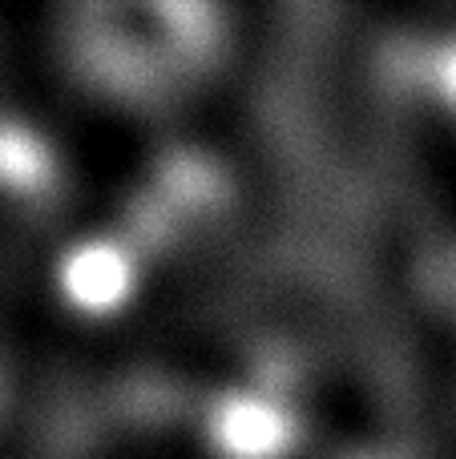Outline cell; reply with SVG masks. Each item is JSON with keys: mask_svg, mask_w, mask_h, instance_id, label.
<instances>
[{"mask_svg": "<svg viewBox=\"0 0 456 459\" xmlns=\"http://www.w3.org/2000/svg\"><path fill=\"white\" fill-rule=\"evenodd\" d=\"M85 459H210L206 439L186 428H142L110 439Z\"/></svg>", "mask_w": 456, "mask_h": 459, "instance_id": "3957f363", "label": "cell"}, {"mask_svg": "<svg viewBox=\"0 0 456 459\" xmlns=\"http://www.w3.org/2000/svg\"><path fill=\"white\" fill-rule=\"evenodd\" d=\"M206 270L210 258L166 254L137 294L134 323L153 367L198 387H231L247 342L234 310L206 290Z\"/></svg>", "mask_w": 456, "mask_h": 459, "instance_id": "6da1fadb", "label": "cell"}, {"mask_svg": "<svg viewBox=\"0 0 456 459\" xmlns=\"http://www.w3.org/2000/svg\"><path fill=\"white\" fill-rule=\"evenodd\" d=\"M412 158L425 174L428 198L444 214V222L456 234V113L452 109H428L412 121Z\"/></svg>", "mask_w": 456, "mask_h": 459, "instance_id": "7a4b0ae2", "label": "cell"}]
</instances>
